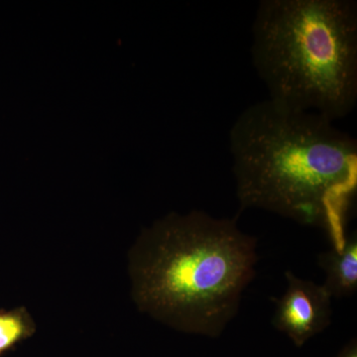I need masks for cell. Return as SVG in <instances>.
<instances>
[{"label":"cell","instance_id":"cell-1","mask_svg":"<svg viewBox=\"0 0 357 357\" xmlns=\"http://www.w3.org/2000/svg\"><path fill=\"white\" fill-rule=\"evenodd\" d=\"M241 210L260 208L347 236L342 213L356 185L357 141L323 115L268 100L243 110L229 131Z\"/></svg>","mask_w":357,"mask_h":357},{"label":"cell","instance_id":"cell-2","mask_svg":"<svg viewBox=\"0 0 357 357\" xmlns=\"http://www.w3.org/2000/svg\"><path fill=\"white\" fill-rule=\"evenodd\" d=\"M257 262V239L236 218L173 213L143 230L129 250L131 298L178 332L218 337L236 318Z\"/></svg>","mask_w":357,"mask_h":357},{"label":"cell","instance_id":"cell-3","mask_svg":"<svg viewBox=\"0 0 357 357\" xmlns=\"http://www.w3.org/2000/svg\"><path fill=\"white\" fill-rule=\"evenodd\" d=\"M250 51L270 100L332 121L356 107L354 0H261Z\"/></svg>","mask_w":357,"mask_h":357},{"label":"cell","instance_id":"cell-4","mask_svg":"<svg viewBox=\"0 0 357 357\" xmlns=\"http://www.w3.org/2000/svg\"><path fill=\"white\" fill-rule=\"evenodd\" d=\"M287 288L275 300L272 325L297 347L326 330L332 321V297L323 285L285 272Z\"/></svg>","mask_w":357,"mask_h":357},{"label":"cell","instance_id":"cell-5","mask_svg":"<svg viewBox=\"0 0 357 357\" xmlns=\"http://www.w3.org/2000/svg\"><path fill=\"white\" fill-rule=\"evenodd\" d=\"M319 266L325 272L323 284L332 299L351 297L357 290V239L356 236L347 237L340 248H332L321 253Z\"/></svg>","mask_w":357,"mask_h":357},{"label":"cell","instance_id":"cell-6","mask_svg":"<svg viewBox=\"0 0 357 357\" xmlns=\"http://www.w3.org/2000/svg\"><path fill=\"white\" fill-rule=\"evenodd\" d=\"M36 323L25 307L0 310V357L36 333Z\"/></svg>","mask_w":357,"mask_h":357},{"label":"cell","instance_id":"cell-7","mask_svg":"<svg viewBox=\"0 0 357 357\" xmlns=\"http://www.w3.org/2000/svg\"><path fill=\"white\" fill-rule=\"evenodd\" d=\"M337 357H357L356 338H352L351 342L340 351Z\"/></svg>","mask_w":357,"mask_h":357}]
</instances>
